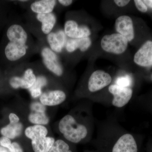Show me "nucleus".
<instances>
[{
    "label": "nucleus",
    "instance_id": "1",
    "mask_svg": "<svg viewBox=\"0 0 152 152\" xmlns=\"http://www.w3.org/2000/svg\"><path fill=\"white\" fill-rule=\"evenodd\" d=\"M0 45V56L6 66L13 68L29 61L37 53V42L21 19H12L6 25Z\"/></svg>",
    "mask_w": 152,
    "mask_h": 152
},
{
    "label": "nucleus",
    "instance_id": "2",
    "mask_svg": "<svg viewBox=\"0 0 152 152\" xmlns=\"http://www.w3.org/2000/svg\"><path fill=\"white\" fill-rule=\"evenodd\" d=\"M15 73L9 80L10 86L15 90H29L37 81L39 75L45 70L41 62L23 63L12 68Z\"/></svg>",
    "mask_w": 152,
    "mask_h": 152
},
{
    "label": "nucleus",
    "instance_id": "3",
    "mask_svg": "<svg viewBox=\"0 0 152 152\" xmlns=\"http://www.w3.org/2000/svg\"><path fill=\"white\" fill-rule=\"evenodd\" d=\"M25 23L37 40H43L54 29L57 24V17L55 13L46 14L32 13L27 12L24 15Z\"/></svg>",
    "mask_w": 152,
    "mask_h": 152
},
{
    "label": "nucleus",
    "instance_id": "4",
    "mask_svg": "<svg viewBox=\"0 0 152 152\" xmlns=\"http://www.w3.org/2000/svg\"><path fill=\"white\" fill-rule=\"evenodd\" d=\"M91 127L85 123L79 122L70 114L66 115L60 120L58 129L64 138L72 143L78 144L88 137Z\"/></svg>",
    "mask_w": 152,
    "mask_h": 152
},
{
    "label": "nucleus",
    "instance_id": "5",
    "mask_svg": "<svg viewBox=\"0 0 152 152\" xmlns=\"http://www.w3.org/2000/svg\"><path fill=\"white\" fill-rule=\"evenodd\" d=\"M115 138L100 142L96 149L103 152H138V146L134 137L129 132H124Z\"/></svg>",
    "mask_w": 152,
    "mask_h": 152
},
{
    "label": "nucleus",
    "instance_id": "6",
    "mask_svg": "<svg viewBox=\"0 0 152 152\" xmlns=\"http://www.w3.org/2000/svg\"><path fill=\"white\" fill-rule=\"evenodd\" d=\"M128 42L126 38L118 33L104 36L101 40V45L105 51L120 55L126 50Z\"/></svg>",
    "mask_w": 152,
    "mask_h": 152
},
{
    "label": "nucleus",
    "instance_id": "7",
    "mask_svg": "<svg viewBox=\"0 0 152 152\" xmlns=\"http://www.w3.org/2000/svg\"><path fill=\"white\" fill-rule=\"evenodd\" d=\"M67 39V37L65 34L64 29H63L57 25L53 31L42 41H43L53 51L61 57Z\"/></svg>",
    "mask_w": 152,
    "mask_h": 152
},
{
    "label": "nucleus",
    "instance_id": "8",
    "mask_svg": "<svg viewBox=\"0 0 152 152\" xmlns=\"http://www.w3.org/2000/svg\"><path fill=\"white\" fill-rule=\"evenodd\" d=\"M21 5L26 8L27 12L32 13L46 14L53 12L57 5V0L18 1Z\"/></svg>",
    "mask_w": 152,
    "mask_h": 152
},
{
    "label": "nucleus",
    "instance_id": "9",
    "mask_svg": "<svg viewBox=\"0 0 152 152\" xmlns=\"http://www.w3.org/2000/svg\"><path fill=\"white\" fill-rule=\"evenodd\" d=\"M108 90L113 96L112 104L116 107H124L132 97L133 90L130 87L121 86L114 84L109 86Z\"/></svg>",
    "mask_w": 152,
    "mask_h": 152
},
{
    "label": "nucleus",
    "instance_id": "10",
    "mask_svg": "<svg viewBox=\"0 0 152 152\" xmlns=\"http://www.w3.org/2000/svg\"><path fill=\"white\" fill-rule=\"evenodd\" d=\"M64 31L68 38L80 39L89 37L91 29L87 25L80 23L74 19H67L65 22Z\"/></svg>",
    "mask_w": 152,
    "mask_h": 152
},
{
    "label": "nucleus",
    "instance_id": "11",
    "mask_svg": "<svg viewBox=\"0 0 152 152\" xmlns=\"http://www.w3.org/2000/svg\"><path fill=\"white\" fill-rule=\"evenodd\" d=\"M112 81L111 76L108 73L101 70L95 71L88 79V90L90 92H96L108 86Z\"/></svg>",
    "mask_w": 152,
    "mask_h": 152
},
{
    "label": "nucleus",
    "instance_id": "12",
    "mask_svg": "<svg viewBox=\"0 0 152 152\" xmlns=\"http://www.w3.org/2000/svg\"><path fill=\"white\" fill-rule=\"evenodd\" d=\"M66 97V93L62 90L48 89L43 92L39 97V101L45 106L52 107L63 103Z\"/></svg>",
    "mask_w": 152,
    "mask_h": 152
},
{
    "label": "nucleus",
    "instance_id": "13",
    "mask_svg": "<svg viewBox=\"0 0 152 152\" xmlns=\"http://www.w3.org/2000/svg\"><path fill=\"white\" fill-rule=\"evenodd\" d=\"M115 28L118 34L123 36L131 42L134 37V32L132 20L126 15L121 16L116 19Z\"/></svg>",
    "mask_w": 152,
    "mask_h": 152
},
{
    "label": "nucleus",
    "instance_id": "14",
    "mask_svg": "<svg viewBox=\"0 0 152 152\" xmlns=\"http://www.w3.org/2000/svg\"><path fill=\"white\" fill-rule=\"evenodd\" d=\"M91 45V40L89 37L80 39L67 37L62 56L65 53L72 54L78 50L81 53H85L89 49Z\"/></svg>",
    "mask_w": 152,
    "mask_h": 152
},
{
    "label": "nucleus",
    "instance_id": "15",
    "mask_svg": "<svg viewBox=\"0 0 152 152\" xmlns=\"http://www.w3.org/2000/svg\"><path fill=\"white\" fill-rule=\"evenodd\" d=\"M134 61L141 66H152V41H147L142 46L134 56Z\"/></svg>",
    "mask_w": 152,
    "mask_h": 152
},
{
    "label": "nucleus",
    "instance_id": "16",
    "mask_svg": "<svg viewBox=\"0 0 152 152\" xmlns=\"http://www.w3.org/2000/svg\"><path fill=\"white\" fill-rule=\"evenodd\" d=\"M55 142L51 137H42L31 140V145L34 152H48Z\"/></svg>",
    "mask_w": 152,
    "mask_h": 152
},
{
    "label": "nucleus",
    "instance_id": "17",
    "mask_svg": "<svg viewBox=\"0 0 152 152\" xmlns=\"http://www.w3.org/2000/svg\"><path fill=\"white\" fill-rule=\"evenodd\" d=\"M48 73L46 70L38 76L35 84L31 88L29 91L31 96L34 99L39 97L43 93V89L48 86L49 79L47 74Z\"/></svg>",
    "mask_w": 152,
    "mask_h": 152
},
{
    "label": "nucleus",
    "instance_id": "18",
    "mask_svg": "<svg viewBox=\"0 0 152 152\" xmlns=\"http://www.w3.org/2000/svg\"><path fill=\"white\" fill-rule=\"evenodd\" d=\"M23 128V126L21 123L16 124L10 123L1 129V133L4 137L10 139H14L22 134Z\"/></svg>",
    "mask_w": 152,
    "mask_h": 152
},
{
    "label": "nucleus",
    "instance_id": "19",
    "mask_svg": "<svg viewBox=\"0 0 152 152\" xmlns=\"http://www.w3.org/2000/svg\"><path fill=\"white\" fill-rule=\"evenodd\" d=\"M25 134L28 138L31 140L36 138L47 137L48 134V130L45 126L34 125L26 128Z\"/></svg>",
    "mask_w": 152,
    "mask_h": 152
},
{
    "label": "nucleus",
    "instance_id": "20",
    "mask_svg": "<svg viewBox=\"0 0 152 152\" xmlns=\"http://www.w3.org/2000/svg\"><path fill=\"white\" fill-rule=\"evenodd\" d=\"M29 121L34 125H45L48 124L50 122L49 117L46 113L32 112L28 117Z\"/></svg>",
    "mask_w": 152,
    "mask_h": 152
},
{
    "label": "nucleus",
    "instance_id": "21",
    "mask_svg": "<svg viewBox=\"0 0 152 152\" xmlns=\"http://www.w3.org/2000/svg\"><path fill=\"white\" fill-rule=\"evenodd\" d=\"M48 152H74L66 142L62 140L55 141Z\"/></svg>",
    "mask_w": 152,
    "mask_h": 152
},
{
    "label": "nucleus",
    "instance_id": "22",
    "mask_svg": "<svg viewBox=\"0 0 152 152\" xmlns=\"http://www.w3.org/2000/svg\"><path fill=\"white\" fill-rule=\"evenodd\" d=\"M6 3L0 2V30L8 21V9Z\"/></svg>",
    "mask_w": 152,
    "mask_h": 152
},
{
    "label": "nucleus",
    "instance_id": "23",
    "mask_svg": "<svg viewBox=\"0 0 152 152\" xmlns=\"http://www.w3.org/2000/svg\"><path fill=\"white\" fill-rule=\"evenodd\" d=\"M132 83V80L129 76L119 77L115 81V84L124 87H130Z\"/></svg>",
    "mask_w": 152,
    "mask_h": 152
},
{
    "label": "nucleus",
    "instance_id": "24",
    "mask_svg": "<svg viewBox=\"0 0 152 152\" xmlns=\"http://www.w3.org/2000/svg\"><path fill=\"white\" fill-rule=\"evenodd\" d=\"M30 108L32 112L46 113V106L44 105L40 102H34L31 104Z\"/></svg>",
    "mask_w": 152,
    "mask_h": 152
},
{
    "label": "nucleus",
    "instance_id": "25",
    "mask_svg": "<svg viewBox=\"0 0 152 152\" xmlns=\"http://www.w3.org/2000/svg\"><path fill=\"white\" fill-rule=\"evenodd\" d=\"M134 2L136 7L140 12L145 13L146 12L148 11V9L147 6L143 2V1L135 0V1H134Z\"/></svg>",
    "mask_w": 152,
    "mask_h": 152
},
{
    "label": "nucleus",
    "instance_id": "26",
    "mask_svg": "<svg viewBox=\"0 0 152 152\" xmlns=\"http://www.w3.org/2000/svg\"><path fill=\"white\" fill-rule=\"evenodd\" d=\"M12 143L10 139L7 137H3L0 138V145L9 149L12 146Z\"/></svg>",
    "mask_w": 152,
    "mask_h": 152
},
{
    "label": "nucleus",
    "instance_id": "27",
    "mask_svg": "<svg viewBox=\"0 0 152 152\" xmlns=\"http://www.w3.org/2000/svg\"><path fill=\"white\" fill-rule=\"evenodd\" d=\"M9 151L10 152H23L21 147L16 142L12 143V146Z\"/></svg>",
    "mask_w": 152,
    "mask_h": 152
},
{
    "label": "nucleus",
    "instance_id": "28",
    "mask_svg": "<svg viewBox=\"0 0 152 152\" xmlns=\"http://www.w3.org/2000/svg\"><path fill=\"white\" fill-rule=\"evenodd\" d=\"M57 6H62L63 7H67L71 5L73 2L72 0H57Z\"/></svg>",
    "mask_w": 152,
    "mask_h": 152
},
{
    "label": "nucleus",
    "instance_id": "29",
    "mask_svg": "<svg viewBox=\"0 0 152 152\" xmlns=\"http://www.w3.org/2000/svg\"><path fill=\"white\" fill-rule=\"evenodd\" d=\"M9 118L10 123L16 124V123L20 122V118L16 114L13 113H11L9 115Z\"/></svg>",
    "mask_w": 152,
    "mask_h": 152
},
{
    "label": "nucleus",
    "instance_id": "30",
    "mask_svg": "<svg viewBox=\"0 0 152 152\" xmlns=\"http://www.w3.org/2000/svg\"><path fill=\"white\" fill-rule=\"evenodd\" d=\"M130 1H126V0H115L114 1V2L117 6L119 7H124L128 4Z\"/></svg>",
    "mask_w": 152,
    "mask_h": 152
},
{
    "label": "nucleus",
    "instance_id": "31",
    "mask_svg": "<svg viewBox=\"0 0 152 152\" xmlns=\"http://www.w3.org/2000/svg\"><path fill=\"white\" fill-rule=\"evenodd\" d=\"M143 1L145 4L146 5L148 6L151 8H152V0H145Z\"/></svg>",
    "mask_w": 152,
    "mask_h": 152
},
{
    "label": "nucleus",
    "instance_id": "32",
    "mask_svg": "<svg viewBox=\"0 0 152 152\" xmlns=\"http://www.w3.org/2000/svg\"><path fill=\"white\" fill-rule=\"evenodd\" d=\"M0 152H10L7 150L6 148H4L0 146Z\"/></svg>",
    "mask_w": 152,
    "mask_h": 152
},
{
    "label": "nucleus",
    "instance_id": "33",
    "mask_svg": "<svg viewBox=\"0 0 152 152\" xmlns=\"http://www.w3.org/2000/svg\"><path fill=\"white\" fill-rule=\"evenodd\" d=\"M90 152H102V151H100V150L96 149V150H94V151H92Z\"/></svg>",
    "mask_w": 152,
    "mask_h": 152
},
{
    "label": "nucleus",
    "instance_id": "34",
    "mask_svg": "<svg viewBox=\"0 0 152 152\" xmlns=\"http://www.w3.org/2000/svg\"></svg>",
    "mask_w": 152,
    "mask_h": 152
},
{
    "label": "nucleus",
    "instance_id": "35",
    "mask_svg": "<svg viewBox=\"0 0 152 152\" xmlns=\"http://www.w3.org/2000/svg\"></svg>",
    "mask_w": 152,
    "mask_h": 152
}]
</instances>
